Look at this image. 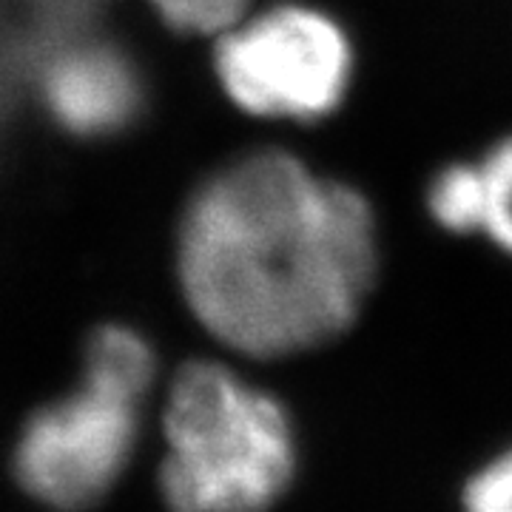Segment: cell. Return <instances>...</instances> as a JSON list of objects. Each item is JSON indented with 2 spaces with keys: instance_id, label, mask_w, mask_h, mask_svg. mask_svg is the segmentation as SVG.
<instances>
[{
  "instance_id": "6da1fadb",
  "label": "cell",
  "mask_w": 512,
  "mask_h": 512,
  "mask_svg": "<svg viewBox=\"0 0 512 512\" xmlns=\"http://www.w3.org/2000/svg\"><path fill=\"white\" fill-rule=\"evenodd\" d=\"M379 271L367 200L285 151L211 174L180 220L185 302L225 348L276 359L356 322Z\"/></svg>"
},
{
  "instance_id": "7a4b0ae2",
  "label": "cell",
  "mask_w": 512,
  "mask_h": 512,
  "mask_svg": "<svg viewBox=\"0 0 512 512\" xmlns=\"http://www.w3.org/2000/svg\"><path fill=\"white\" fill-rule=\"evenodd\" d=\"M165 439L160 484L171 512H268L296 467L285 407L217 362L177 373Z\"/></svg>"
},
{
  "instance_id": "3957f363",
  "label": "cell",
  "mask_w": 512,
  "mask_h": 512,
  "mask_svg": "<svg viewBox=\"0 0 512 512\" xmlns=\"http://www.w3.org/2000/svg\"><path fill=\"white\" fill-rule=\"evenodd\" d=\"M217 37V80L242 111L313 123L342 106L353 49L342 26L325 12L279 3L256 15L245 12Z\"/></svg>"
},
{
  "instance_id": "277c9868",
  "label": "cell",
  "mask_w": 512,
  "mask_h": 512,
  "mask_svg": "<svg viewBox=\"0 0 512 512\" xmlns=\"http://www.w3.org/2000/svg\"><path fill=\"white\" fill-rule=\"evenodd\" d=\"M140 404L83 376L74 393L43 404L23 424L12 461L20 487L55 510L97 504L134 453Z\"/></svg>"
},
{
  "instance_id": "5b68a950",
  "label": "cell",
  "mask_w": 512,
  "mask_h": 512,
  "mask_svg": "<svg viewBox=\"0 0 512 512\" xmlns=\"http://www.w3.org/2000/svg\"><path fill=\"white\" fill-rule=\"evenodd\" d=\"M49 120L80 140H100L137 120L143 80L137 63L109 40H80L49 57L40 74Z\"/></svg>"
},
{
  "instance_id": "8992f818",
  "label": "cell",
  "mask_w": 512,
  "mask_h": 512,
  "mask_svg": "<svg viewBox=\"0 0 512 512\" xmlns=\"http://www.w3.org/2000/svg\"><path fill=\"white\" fill-rule=\"evenodd\" d=\"M154 373H157V359L143 333L126 325H103L92 330L83 350L86 379L146 399Z\"/></svg>"
},
{
  "instance_id": "52a82bcc",
  "label": "cell",
  "mask_w": 512,
  "mask_h": 512,
  "mask_svg": "<svg viewBox=\"0 0 512 512\" xmlns=\"http://www.w3.org/2000/svg\"><path fill=\"white\" fill-rule=\"evenodd\" d=\"M430 211L453 234L481 231L484 225V177L481 165L456 163L444 168L430 188Z\"/></svg>"
},
{
  "instance_id": "ba28073f",
  "label": "cell",
  "mask_w": 512,
  "mask_h": 512,
  "mask_svg": "<svg viewBox=\"0 0 512 512\" xmlns=\"http://www.w3.org/2000/svg\"><path fill=\"white\" fill-rule=\"evenodd\" d=\"M484 177V225L481 231L512 254V137L481 163Z\"/></svg>"
},
{
  "instance_id": "9c48e42d",
  "label": "cell",
  "mask_w": 512,
  "mask_h": 512,
  "mask_svg": "<svg viewBox=\"0 0 512 512\" xmlns=\"http://www.w3.org/2000/svg\"><path fill=\"white\" fill-rule=\"evenodd\" d=\"M151 6L168 26L197 35H222L248 12V0H151Z\"/></svg>"
},
{
  "instance_id": "30bf717a",
  "label": "cell",
  "mask_w": 512,
  "mask_h": 512,
  "mask_svg": "<svg viewBox=\"0 0 512 512\" xmlns=\"http://www.w3.org/2000/svg\"><path fill=\"white\" fill-rule=\"evenodd\" d=\"M467 512H512V450L490 461L464 493Z\"/></svg>"
}]
</instances>
